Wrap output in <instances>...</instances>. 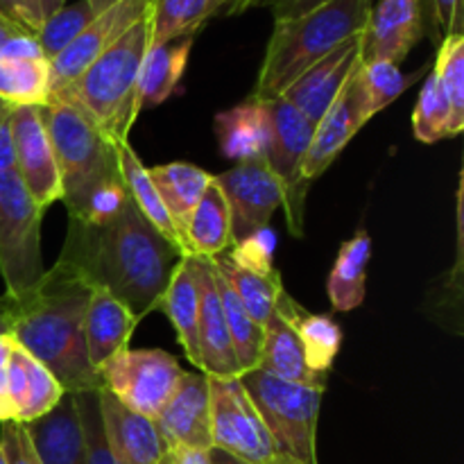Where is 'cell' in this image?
Returning <instances> with one entry per match:
<instances>
[{"instance_id": "ffe728a7", "label": "cell", "mask_w": 464, "mask_h": 464, "mask_svg": "<svg viewBox=\"0 0 464 464\" xmlns=\"http://www.w3.org/2000/svg\"><path fill=\"white\" fill-rule=\"evenodd\" d=\"M199 372L211 379H238L240 367L236 361L234 344L227 329L225 311L218 295L216 276H213L208 258H202V293H199Z\"/></svg>"}, {"instance_id": "816d5d0a", "label": "cell", "mask_w": 464, "mask_h": 464, "mask_svg": "<svg viewBox=\"0 0 464 464\" xmlns=\"http://www.w3.org/2000/svg\"><path fill=\"white\" fill-rule=\"evenodd\" d=\"M18 34H27V32H23L21 27L12 25V23L5 21V18L0 16V53H3L5 45H7L9 41H12L14 36H18Z\"/></svg>"}, {"instance_id": "5bb4252c", "label": "cell", "mask_w": 464, "mask_h": 464, "mask_svg": "<svg viewBox=\"0 0 464 464\" xmlns=\"http://www.w3.org/2000/svg\"><path fill=\"white\" fill-rule=\"evenodd\" d=\"M424 0H379L361 34V59L401 63L424 36Z\"/></svg>"}, {"instance_id": "f35d334b", "label": "cell", "mask_w": 464, "mask_h": 464, "mask_svg": "<svg viewBox=\"0 0 464 464\" xmlns=\"http://www.w3.org/2000/svg\"><path fill=\"white\" fill-rule=\"evenodd\" d=\"M447 125H449V107L444 100L442 91H440L438 80H435L433 71L426 77L424 86L417 98L415 111H412V131L420 143H438V140L447 139Z\"/></svg>"}, {"instance_id": "f1b7e54d", "label": "cell", "mask_w": 464, "mask_h": 464, "mask_svg": "<svg viewBox=\"0 0 464 464\" xmlns=\"http://www.w3.org/2000/svg\"><path fill=\"white\" fill-rule=\"evenodd\" d=\"M193 41L195 36H186V39L148 48L139 72V91H136L139 111L159 107L175 93L188 63Z\"/></svg>"}, {"instance_id": "4dcf8cb0", "label": "cell", "mask_w": 464, "mask_h": 464, "mask_svg": "<svg viewBox=\"0 0 464 464\" xmlns=\"http://www.w3.org/2000/svg\"><path fill=\"white\" fill-rule=\"evenodd\" d=\"M148 172L152 177V184L157 186L159 195H161L163 204H166L168 213L175 220L177 229L184 236L186 225H188L190 216H193L207 186L213 181V175L193 166V163L184 161L161 163V166L148 168Z\"/></svg>"}, {"instance_id": "680465c9", "label": "cell", "mask_w": 464, "mask_h": 464, "mask_svg": "<svg viewBox=\"0 0 464 464\" xmlns=\"http://www.w3.org/2000/svg\"><path fill=\"white\" fill-rule=\"evenodd\" d=\"M0 464H7V462H5V456H3V453H0Z\"/></svg>"}, {"instance_id": "d6986e66", "label": "cell", "mask_w": 464, "mask_h": 464, "mask_svg": "<svg viewBox=\"0 0 464 464\" xmlns=\"http://www.w3.org/2000/svg\"><path fill=\"white\" fill-rule=\"evenodd\" d=\"M139 317L122 299L102 285H93L84 313V340L89 362L95 372L116 353L130 349V340L139 326Z\"/></svg>"}, {"instance_id": "681fc988", "label": "cell", "mask_w": 464, "mask_h": 464, "mask_svg": "<svg viewBox=\"0 0 464 464\" xmlns=\"http://www.w3.org/2000/svg\"><path fill=\"white\" fill-rule=\"evenodd\" d=\"M161 464H211V456L207 449L170 447L163 453Z\"/></svg>"}, {"instance_id": "d6a6232c", "label": "cell", "mask_w": 464, "mask_h": 464, "mask_svg": "<svg viewBox=\"0 0 464 464\" xmlns=\"http://www.w3.org/2000/svg\"><path fill=\"white\" fill-rule=\"evenodd\" d=\"M0 98L14 107H45L50 100L48 59L0 57Z\"/></svg>"}, {"instance_id": "60d3db41", "label": "cell", "mask_w": 464, "mask_h": 464, "mask_svg": "<svg viewBox=\"0 0 464 464\" xmlns=\"http://www.w3.org/2000/svg\"><path fill=\"white\" fill-rule=\"evenodd\" d=\"M100 390L91 392H77V411H80L82 430H84V447H86V464H118L116 456L109 449L107 438L102 430V420H100Z\"/></svg>"}, {"instance_id": "ba28073f", "label": "cell", "mask_w": 464, "mask_h": 464, "mask_svg": "<svg viewBox=\"0 0 464 464\" xmlns=\"http://www.w3.org/2000/svg\"><path fill=\"white\" fill-rule=\"evenodd\" d=\"M102 388L125 408L157 420L186 372L163 349H125L100 367Z\"/></svg>"}, {"instance_id": "8992f818", "label": "cell", "mask_w": 464, "mask_h": 464, "mask_svg": "<svg viewBox=\"0 0 464 464\" xmlns=\"http://www.w3.org/2000/svg\"><path fill=\"white\" fill-rule=\"evenodd\" d=\"M238 379L275 442L276 456L317 464L315 440L324 390L276 379L258 367Z\"/></svg>"}, {"instance_id": "44dd1931", "label": "cell", "mask_w": 464, "mask_h": 464, "mask_svg": "<svg viewBox=\"0 0 464 464\" xmlns=\"http://www.w3.org/2000/svg\"><path fill=\"white\" fill-rule=\"evenodd\" d=\"M63 394L66 390L54 379L53 372L14 340L7 367V397L14 408V421L30 424L48 415L62 401Z\"/></svg>"}, {"instance_id": "c3c4849f", "label": "cell", "mask_w": 464, "mask_h": 464, "mask_svg": "<svg viewBox=\"0 0 464 464\" xmlns=\"http://www.w3.org/2000/svg\"><path fill=\"white\" fill-rule=\"evenodd\" d=\"M12 113L14 104L0 98V172L14 168V143H12Z\"/></svg>"}, {"instance_id": "f5cc1de1", "label": "cell", "mask_w": 464, "mask_h": 464, "mask_svg": "<svg viewBox=\"0 0 464 464\" xmlns=\"http://www.w3.org/2000/svg\"><path fill=\"white\" fill-rule=\"evenodd\" d=\"M39 3V12H41V18H50L53 14H57L59 9L66 5V0H36Z\"/></svg>"}, {"instance_id": "1f68e13d", "label": "cell", "mask_w": 464, "mask_h": 464, "mask_svg": "<svg viewBox=\"0 0 464 464\" xmlns=\"http://www.w3.org/2000/svg\"><path fill=\"white\" fill-rule=\"evenodd\" d=\"M208 261H211L213 267L225 276V281L231 285V290H234L236 297L240 299L245 311L254 317V322L266 329L270 317L275 315L279 295L285 290L279 270L275 267V270L267 272V275H258V272L245 270V267L236 266L227 254L208 258Z\"/></svg>"}, {"instance_id": "7c38bea8", "label": "cell", "mask_w": 464, "mask_h": 464, "mask_svg": "<svg viewBox=\"0 0 464 464\" xmlns=\"http://www.w3.org/2000/svg\"><path fill=\"white\" fill-rule=\"evenodd\" d=\"M14 168L23 186L41 208L62 199V177L53 140L45 127L44 107H14L12 113Z\"/></svg>"}, {"instance_id": "f546056e", "label": "cell", "mask_w": 464, "mask_h": 464, "mask_svg": "<svg viewBox=\"0 0 464 464\" xmlns=\"http://www.w3.org/2000/svg\"><path fill=\"white\" fill-rule=\"evenodd\" d=\"M372 258V238L365 229L340 245L338 256L326 279L331 306L338 313L356 311L367 295V266Z\"/></svg>"}, {"instance_id": "f6af8a7d", "label": "cell", "mask_w": 464, "mask_h": 464, "mask_svg": "<svg viewBox=\"0 0 464 464\" xmlns=\"http://www.w3.org/2000/svg\"><path fill=\"white\" fill-rule=\"evenodd\" d=\"M430 5H433L435 39H440V32L442 39L462 34V0H430Z\"/></svg>"}, {"instance_id": "5b68a950", "label": "cell", "mask_w": 464, "mask_h": 464, "mask_svg": "<svg viewBox=\"0 0 464 464\" xmlns=\"http://www.w3.org/2000/svg\"><path fill=\"white\" fill-rule=\"evenodd\" d=\"M44 118L62 177V202L66 204L68 218H77L100 181L121 175L118 145L84 113L62 100L50 98Z\"/></svg>"}, {"instance_id": "9c48e42d", "label": "cell", "mask_w": 464, "mask_h": 464, "mask_svg": "<svg viewBox=\"0 0 464 464\" xmlns=\"http://www.w3.org/2000/svg\"><path fill=\"white\" fill-rule=\"evenodd\" d=\"M266 102L270 113V145L266 161L284 188V211L290 234L299 238L304 236V202L308 193L304 161L315 125H311L306 116H302L284 98H272Z\"/></svg>"}, {"instance_id": "8d00e7d4", "label": "cell", "mask_w": 464, "mask_h": 464, "mask_svg": "<svg viewBox=\"0 0 464 464\" xmlns=\"http://www.w3.org/2000/svg\"><path fill=\"white\" fill-rule=\"evenodd\" d=\"M358 89H361L362 113L367 121L383 111L390 102L399 98L415 82V75H403L397 63L367 62L358 68Z\"/></svg>"}, {"instance_id": "db71d44e", "label": "cell", "mask_w": 464, "mask_h": 464, "mask_svg": "<svg viewBox=\"0 0 464 464\" xmlns=\"http://www.w3.org/2000/svg\"><path fill=\"white\" fill-rule=\"evenodd\" d=\"M208 456H211V464H249L245 460H238V458L229 456V453L220 451V449H211V451H208Z\"/></svg>"}, {"instance_id": "6da1fadb", "label": "cell", "mask_w": 464, "mask_h": 464, "mask_svg": "<svg viewBox=\"0 0 464 464\" xmlns=\"http://www.w3.org/2000/svg\"><path fill=\"white\" fill-rule=\"evenodd\" d=\"M59 256L72 263L91 285H102L122 299L143 320L159 308L181 252L140 216L130 198L116 220L104 227L68 220Z\"/></svg>"}, {"instance_id": "4fadbf2b", "label": "cell", "mask_w": 464, "mask_h": 464, "mask_svg": "<svg viewBox=\"0 0 464 464\" xmlns=\"http://www.w3.org/2000/svg\"><path fill=\"white\" fill-rule=\"evenodd\" d=\"M216 181L229 202L234 243L270 227L276 208L284 207V188L266 159L236 163L222 175H216Z\"/></svg>"}, {"instance_id": "484cf974", "label": "cell", "mask_w": 464, "mask_h": 464, "mask_svg": "<svg viewBox=\"0 0 464 464\" xmlns=\"http://www.w3.org/2000/svg\"><path fill=\"white\" fill-rule=\"evenodd\" d=\"M275 311L293 326L295 334L302 340L308 367L317 372V374L329 376L335 356H338L340 347H343V329H340L338 322L331 315L308 313L285 290L279 295Z\"/></svg>"}, {"instance_id": "d4e9b609", "label": "cell", "mask_w": 464, "mask_h": 464, "mask_svg": "<svg viewBox=\"0 0 464 464\" xmlns=\"http://www.w3.org/2000/svg\"><path fill=\"white\" fill-rule=\"evenodd\" d=\"M258 370L267 372V374L276 376V379L290 381V383L320 390H326V381H329L326 374H317V372L308 367L302 340L295 334L293 326L276 311L266 324V338H263Z\"/></svg>"}, {"instance_id": "603a6c76", "label": "cell", "mask_w": 464, "mask_h": 464, "mask_svg": "<svg viewBox=\"0 0 464 464\" xmlns=\"http://www.w3.org/2000/svg\"><path fill=\"white\" fill-rule=\"evenodd\" d=\"M199 293H202V258L181 256L172 270L170 281L166 285L159 311H163L175 329L179 344L184 347L186 358L199 370V344H198V322H199Z\"/></svg>"}, {"instance_id": "7bdbcfd3", "label": "cell", "mask_w": 464, "mask_h": 464, "mask_svg": "<svg viewBox=\"0 0 464 464\" xmlns=\"http://www.w3.org/2000/svg\"><path fill=\"white\" fill-rule=\"evenodd\" d=\"M0 453L7 464H41L25 429L18 421L0 424Z\"/></svg>"}, {"instance_id": "ee69618b", "label": "cell", "mask_w": 464, "mask_h": 464, "mask_svg": "<svg viewBox=\"0 0 464 464\" xmlns=\"http://www.w3.org/2000/svg\"><path fill=\"white\" fill-rule=\"evenodd\" d=\"M0 16L12 25L21 27L27 34H34L44 25L39 3L36 0H0Z\"/></svg>"}, {"instance_id": "ab89813d", "label": "cell", "mask_w": 464, "mask_h": 464, "mask_svg": "<svg viewBox=\"0 0 464 464\" xmlns=\"http://www.w3.org/2000/svg\"><path fill=\"white\" fill-rule=\"evenodd\" d=\"M127 202H130V190H127L122 177H109V179L100 181V184L91 190L89 199H86L80 216L68 218V220L84 222V225L89 227H104L111 220H116L118 213L125 208Z\"/></svg>"}, {"instance_id": "11a10c76", "label": "cell", "mask_w": 464, "mask_h": 464, "mask_svg": "<svg viewBox=\"0 0 464 464\" xmlns=\"http://www.w3.org/2000/svg\"><path fill=\"white\" fill-rule=\"evenodd\" d=\"M7 320H9V299L5 297H0V331H3V334H7Z\"/></svg>"}, {"instance_id": "bcb514c9", "label": "cell", "mask_w": 464, "mask_h": 464, "mask_svg": "<svg viewBox=\"0 0 464 464\" xmlns=\"http://www.w3.org/2000/svg\"><path fill=\"white\" fill-rule=\"evenodd\" d=\"M326 3H331V0H258L256 7H267L275 21H284V18H295L313 12Z\"/></svg>"}, {"instance_id": "30bf717a", "label": "cell", "mask_w": 464, "mask_h": 464, "mask_svg": "<svg viewBox=\"0 0 464 464\" xmlns=\"http://www.w3.org/2000/svg\"><path fill=\"white\" fill-rule=\"evenodd\" d=\"M211 449L249 464H270L276 449L240 379H211Z\"/></svg>"}, {"instance_id": "74e56055", "label": "cell", "mask_w": 464, "mask_h": 464, "mask_svg": "<svg viewBox=\"0 0 464 464\" xmlns=\"http://www.w3.org/2000/svg\"><path fill=\"white\" fill-rule=\"evenodd\" d=\"M95 12L86 0H77L75 5H63L57 14L45 18L41 30L36 32V44H39L41 54L45 59H54L91 21Z\"/></svg>"}, {"instance_id": "e575fe53", "label": "cell", "mask_w": 464, "mask_h": 464, "mask_svg": "<svg viewBox=\"0 0 464 464\" xmlns=\"http://www.w3.org/2000/svg\"><path fill=\"white\" fill-rule=\"evenodd\" d=\"M211 18V0H152L150 48L195 36Z\"/></svg>"}, {"instance_id": "2e32d148", "label": "cell", "mask_w": 464, "mask_h": 464, "mask_svg": "<svg viewBox=\"0 0 464 464\" xmlns=\"http://www.w3.org/2000/svg\"><path fill=\"white\" fill-rule=\"evenodd\" d=\"M163 447H193L211 451V390L207 374L186 372L181 385L154 420Z\"/></svg>"}, {"instance_id": "83f0119b", "label": "cell", "mask_w": 464, "mask_h": 464, "mask_svg": "<svg viewBox=\"0 0 464 464\" xmlns=\"http://www.w3.org/2000/svg\"><path fill=\"white\" fill-rule=\"evenodd\" d=\"M184 238L188 252L199 258H216L234 245L229 202L225 198V190L216 181V175L199 198L198 207L186 225Z\"/></svg>"}, {"instance_id": "cb8c5ba5", "label": "cell", "mask_w": 464, "mask_h": 464, "mask_svg": "<svg viewBox=\"0 0 464 464\" xmlns=\"http://www.w3.org/2000/svg\"><path fill=\"white\" fill-rule=\"evenodd\" d=\"M218 148L222 157L236 163L266 159L270 145V113L266 100L249 95L245 102L213 118Z\"/></svg>"}, {"instance_id": "9f6ffc18", "label": "cell", "mask_w": 464, "mask_h": 464, "mask_svg": "<svg viewBox=\"0 0 464 464\" xmlns=\"http://www.w3.org/2000/svg\"><path fill=\"white\" fill-rule=\"evenodd\" d=\"M86 3L91 5V9H93L95 14H100V12H104L107 7H111L113 3H118V0H86Z\"/></svg>"}, {"instance_id": "9a60e30c", "label": "cell", "mask_w": 464, "mask_h": 464, "mask_svg": "<svg viewBox=\"0 0 464 464\" xmlns=\"http://www.w3.org/2000/svg\"><path fill=\"white\" fill-rule=\"evenodd\" d=\"M361 36H356L313 68H308L279 98L293 104L302 116H306L311 125H317L343 93L353 72L361 68Z\"/></svg>"}, {"instance_id": "7402d4cb", "label": "cell", "mask_w": 464, "mask_h": 464, "mask_svg": "<svg viewBox=\"0 0 464 464\" xmlns=\"http://www.w3.org/2000/svg\"><path fill=\"white\" fill-rule=\"evenodd\" d=\"M23 429L41 464H86L84 430L75 394L66 392L48 415L23 424Z\"/></svg>"}, {"instance_id": "277c9868", "label": "cell", "mask_w": 464, "mask_h": 464, "mask_svg": "<svg viewBox=\"0 0 464 464\" xmlns=\"http://www.w3.org/2000/svg\"><path fill=\"white\" fill-rule=\"evenodd\" d=\"M150 48V12L131 25L107 53L100 54L72 84L54 100L68 102L84 113L107 139L121 145L127 143L131 125L139 116V72Z\"/></svg>"}, {"instance_id": "f907efd6", "label": "cell", "mask_w": 464, "mask_h": 464, "mask_svg": "<svg viewBox=\"0 0 464 464\" xmlns=\"http://www.w3.org/2000/svg\"><path fill=\"white\" fill-rule=\"evenodd\" d=\"M258 0H211V18L216 16H238L247 9L256 7Z\"/></svg>"}, {"instance_id": "e0dca14e", "label": "cell", "mask_w": 464, "mask_h": 464, "mask_svg": "<svg viewBox=\"0 0 464 464\" xmlns=\"http://www.w3.org/2000/svg\"><path fill=\"white\" fill-rule=\"evenodd\" d=\"M358 71L338 95L329 111L324 113L320 122L313 130L311 145H308L306 161H304V179L311 184L320 175H324L326 168L340 157L349 140L367 125V118L362 113L361 89H358Z\"/></svg>"}, {"instance_id": "6f0895ef", "label": "cell", "mask_w": 464, "mask_h": 464, "mask_svg": "<svg viewBox=\"0 0 464 464\" xmlns=\"http://www.w3.org/2000/svg\"><path fill=\"white\" fill-rule=\"evenodd\" d=\"M270 464H302V462L290 460V458H284V456H275V460H272Z\"/></svg>"}, {"instance_id": "ac0fdd59", "label": "cell", "mask_w": 464, "mask_h": 464, "mask_svg": "<svg viewBox=\"0 0 464 464\" xmlns=\"http://www.w3.org/2000/svg\"><path fill=\"white\" fill-rule=\"evenodd\" d=\"M98 403L104 438L118 464H161L166 447L154 420L125 408L104 388Z\"/></svg>"}, {"instance_id": "7a4b0ae2", "label": "cell", "mask_w": 464, "mask_h": 464, "mask_svg": "<svg viewBox=\"0 0 464 464\" xmlns=\"http://www.w3.org/2000/svg\"><path fill=\"white\" fill-rule=\"evenodd\" d=\"M93 285L72 263L59 256L39 284L9 299L7 334L27 353L48 367L66 392L102 390V379L91 367L84 340V313Z\"/></svg>"}, {"instance_id": "4316f807", "label": "cell", "mask_w": 464, "mask_h": 464, "mask_svg": "<svg viewBox=\"0 0 464 464\" xmlns=\"http://www.w3.org/2000/svg\"><path fill=\"white\" fill-rule=\"evenodd\" d=\"M118 168H121L122 181H125L131 202L136 204L140 216H143L145 220L168 240V243L175 245L181 252V256H188L190 252L188 247H186L184 236H181L175 220H172V216L168 213L157 186L152 184V177H150L148 168L143 166V161H140V157L134 152V148H131L130 143L118 145Z\"/></svg>"}, {"instance_id": "b9f144b4", "label": "cell", "mask_w": 464, "mask_h": 464, "mask_svg": "<svg viewBox=\"0 0 464 464\" xmlns=\"http://www.w3.org/2000/svg\"><path fill=\"white\" fill-rule=\"evenodd\" d=\"M272 252H275V231L266 227V229L254 231L252 236H247L240 243H234L225 254L236 266L245 267V270L267 275V272L275 270Z\"/></svg>"}, {"instance_id": "7dc6e473", "label": "cell", "mask_w": 464, "mask_h": 464, "mask_svg": "<svg viewBox=\"0 0 464 464\" xmlns=\"http://www.w3.org/2000/svg\"><path fill=\"white\" fill-rule=\"evenodd\" d=\"M14 338L0 331V424L3 421H14V408L7 397V367L9 356H12Z\"/></svg>"}, {"instance_id": "836d02e7", "label": "cell", "mask_w": 464, "mask_h": 464, "mask_svg": "<svg viewBox=\"0 0 464 464\" xmlns=\"http://www.w3.org/2000/svg\"><path fill=\"white\" fill-rule=\"evenodd\" d=\"M211 263V261H208ZM213 276H216L218 295H220L222 311H225L227 329H229L231 344H234L236 361H238L240 374L245 372H252L258 367V361H261V349H263V338H266V329L258 326L254 322V317L245 311V306L240 304V299L236 297V293L231 290V285L227 284L225 276L213 267Z\"/></svg>"}, {"instance_id": "52a82bcc", "label": "cell", "mask_w": 464, "mask_h": 464, "mask_svg": "<svg viewBox=\"0 0 464 464\" xmlns=\"http://www.w3.org/2000/svg\"><path fill=\"white\" fill-rule=\"evenodd\" d=\"M44 211L23 186L16 168L0 172V276L9 299H21L44 276Z\"/></svg>"}, {"instance_id": "d590c367", "label": "cell", "mask_w": 464, "mask_h": 464, "mask_svg": "<svg viewBox=\"0 0 464 464\" xmlns=\"http://www.w3.org/2000/svg\"><path fill=\"white\" fill-rule=\"evenodd\" d=\"M433 75L447 100V139H451L460 134L464 127V34L444 36L435 59Z\"/></svg>"}, {"instance_id": "3957f363", "label": "cell", "mask_w": 464, "mask_h": 464, "mask_svg": "<svg viewBox=\"0 0 464 464\" xmlns=\"http://www.w3.org/2000/svg\"><path fill=\"white\" fill-rule=\"evenodd\" d=\"M374 0H331L313 12L275 21L254 98L284 95L295 80L324 57L365 32Z\"/></svg>"}, {"instance_id": "8fae6325", "label": "cell", "mask_w": 464, "mask_h": 464, "mask_svg": "<svg viewBox=\"0 0 464 464\" xmlns=\"http://www.w3.org/2000/svg\"><path fill=\"white\" fill-rule=\"evenodd\" d=\"M150 5L152 0H118L104 12L95 14L93 21L57 57L50 59V95L72 84L131 25L148 16Z\"/></svg>"}]
</instances>
